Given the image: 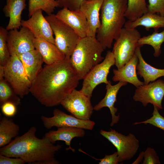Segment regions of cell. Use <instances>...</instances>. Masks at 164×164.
<instances>
[{"mask_svg":"<svg viewBox=\"0 0 164 164\" xmlns=\"http://www.w3.org/2000/svg\"><path fill=\"white\" fill-rule=\"evenodd\" d=\"M70 57L43 67L32 81L30 92L42 105H58L77 87L80 80Z\"/></svg>","mask_w":164,"mask_h":164,"instance_id":"6da1fadb","label":"cell"},{"mask_svg":"<svg viewBox=\"0 0 164 164\" xmlns=\"http://www.w3.org/2000/svg\"><path fill=\"white\" fill-rule=\"evenodd\" d=\"M36 127L32 126L22 135L16 136L8 145L0 148V155L20 158L30 164H59L55 154L62 148L55 145L43 136L36 135Z\"/></svg>","mask_w":164,"mask_h":164,"instance_id":"7a4b0ae2","label":"cell"},{"mask_svg":"<svg viewBox=\"0 0 164 164\" xmlns=\"http://www.w3.org/2000/svg\"><path fill=\"white\" fill-rule=\"evenodd\" d=\"M128 0H103L100 10L101 24L96 38L104 50L111 48L126 22Z\"/></svg>","mask_w":164,"mask_h":164,"instance_id":"3957f363","label":"cell"},{"mask_svg":"<svg viewBox=\"0 0 164 164\" xmlns=\"http://www.w3.org/2000/svg\"><path fill=\"white\" fill-rule=\"evenodd\" d=\"M104 50L96 37L87 36L80 38L70 58L80 80L104 60L102 53Z\"/></svg>","mask_w":164,"mask_h":164,"instance_id":"277c9868","label":"cell"},{"mask_svg":"<svg viewBox=\"0 0 164 164\" xmlns=\"http://www.w3.org/2000/svg\"><path fill=\"white\" fill-rule=\"evenodd\" d=\"M141 37L140 33L136 28H123L115 40L112 51L118 69L122 68L133 57Z\"/></svg>","mask_w":164,"mask_h":164,"instance_id":"5b68a950","label":"cell"},{"mask_svg":"<svg viewBox=\"0 0 164 164\" xmlns=\"http://www.w3.org/2000/svg\"><path fill=\"white\" fill-rule=\"evenodd\" d=\"M4 68V79L17 95L22 98L30 92L32 82L17 56H11Z\"/></svg>","mask_w":164,"mask_h":164,"instance_id":"8992f818","label":"cell"},{"mask_svg":"<svg viewBox=\"0 0 164 164\" xmlns=\"http://www.w3.org/2000/svg\"><path fill=\"white\" fill-rule=\"evenodd\" d=\"M45 17L55 35V45L66 57H70L80 37L73 29L58 19L55 15L52 14Z\"/></svg>","mask_w":164,"mask_h":164,"instance_id":"52a82bcc","label":"cell"},{"mask_svg":"<svg viewBox=\"0 0 164 164\" xmlns=\"http://www.w3.org/2000/svg\"><path fill=\"white\" fill-rule=\"evenodd\" d=\"M115 64L113 52L108 51L104 60L91 69L83 79L80 91L91 99L93 91L97 85L103 83L107 84L109 83L107 76L111 67Z\"/></svg>","mask_w":164,"mask_h":164,"instance_id":"ba28073f","label":"cell"},{"mask_svg":"<svg viewBox=\"0 0 164 164\" xmlns=\"http://www.w3.org/2000/svg\"><path fill=\"white\" fill-rule=\"evenodd\" d=\"M100 133L116 147L119 162L132 159L139 149V141L132 133L125 135L111 128L109 131L101 130Z\"/></svg>","mask_w":164,"mask_h":164,"instance_id":"9c48e42d","label":"cell"},{"mask_svg":"<svg viewBox=\"0 0 164 164\" xmlns=\"http://www.w3.org/2000/svg\"><path fill=\"white\" fill-rule=\"evenodd\" d=\"M90 99L80 90L75 89L65 97L61 104L75 117L90 120L94 110Z\"/></svg>","mask_w":164,"mask_h":164,"instance_id":"30bf717a","label":"cell"},{"mask_svg":"<svg viewBox=\"0 0 164 164\" xmlns=\"http://www.w3.org/2000/svg\"><path fill=\"white\" fill-rule=\"evenodd\" d=\"M35 37L27 28L22 26L19 30H9L7 43L11 56H18L35 49Z\"/></svg>","mask_w":164,"mask_h":164,"instance_id":"8fae6325","label":"cell"},{"mask_svg":"<svg viewBox=\"0 0 164 164\" xmlns=\"http://www.w3.org/2000/svg\"><path fill=\"white\" fill-rule=\"evenodd\" d=\"M53 114V116L51 117L43 115L41 117L44 127L47 129H51L53 127L58 128L71 127L92 130L95 125V123L93 121L78 119L58 109H54Z\"/></svg>","mask_w":164,"mask_h":164,"instance_id":"7c38bea8","label":"cell"},{"mask_svg":"<svg viewBox=\"0 0 164 164\" xmlns=\"http://www.w3.org/2000/svg\"><path fill=\"white\" fill-rule=\"evenodd\" d=\"M164 96V80H158L137 87L133 100L145 107L151 103L159 110L162 109V102Z\"/></svg>","mask_w":164,"mask_h":164,"instance_id":"4fadbf2b","label":"cell"},{"mask_svg":"<svg viewBox=\"0 0 164 164\" xmlns=\"http://www.w3.org/2000/svg\"><path fill=\"white\" fill-rule=\"evenodd\" d=\"M39 9L36 11L27 20H22L21 26L27 28L35 38H42L55 44L53 33L51 26Z\"/></svg>","mask_w":164,"mask_h":164,"instance_id":"5bb4252c","label":"cell"},{"mask_svg":"<svg viewBox=\"0 0 164 164\" xmlns=\"http://www.w3.org/2000/svg\"><path fill=\"white\" fill-rule=\"evenodd\" d=\"M103 0H85L80 10L87 22V36L96 37L97 31L101 24L100 10Z\"/></svg>","mask_w":164,"mask_h":164,"instance_id":"9a60e30c","label":"cell"},{"mask_svg":"<svg viewBox=\"0 0 164 164\" xmlns=\"http://www.w3.org/2000/svg\"><path fill=\"white\" fill-rule=\"evenodd\" d=\"M55 16L73 29L80 38L87 36V21L80 10L72 11L63 8L57 12Z\"/></svg>","mask_w":164,"mask_h":164,"instance_id":"2e32d148","label":"cell"},{"mask_svg":"<svg viewBox=\"0 0 164 164\" xmlns=\"http://www.w3.org/2000/svg\"><path fill=\"white\" fill-rule=\"evenodd\" d=\"M127 83L126 82L119 81L117 84L112 85L110 81L106 84V92L104 97L94 107V110L96 111H98L105 107L109 108L112 117L111 127L117 123L119 120V115H116L118 109L114 107V104L117 101V95L119 89Z\"/></svg>","mask_w":164,"mask_h":164,"instance_id":"e0dca14e","label":"cell"},{"mask_svg":"<svg viewBox=\"0 0 164 164\" xmlns=\"http://www.w3.org/2000/svg\"><path fill=\"white\" fill-rule=\"evenodd\" d=\"M34 43L35 49L40 53L46 65L60 61L66 57L55 44L42 38H35Z\"/></svg>","mask_w":164,"mask_h":164,"instance_id":"ac0fdd59","label":"cell"},{"mask_svg":"<svg viewBox=\"0 0 164 164\" xmlns=\"http://www.w3.org/2000/svg\"><path fill=\"white\" fill-rule=\"evenodd\" d=\"M138 61L135 53L132 58L122 68L113 69L114 74L112 77L113 81H122L130 83L137 87L144 84V82L138 78L136 67Z\"/></svg>","mask_w":164,"mask_h":164,"instance_id":"d6986e66","label":"cell"},{"mask_svg":"<svg viewBox=\"0 0 164 164\" xmlns=\"http://www.w3.org/2000/svg\"><path fill=\"white\" fill-rule=\"evenodd\" d=\"M85 134L84 129L82 128L62 127L58 128L56 131H50L46 133L43 137L53 144L57 141H63L66 145L69 146L68 147L66 148V150L70 149L73 152H74L75 149L72 148L70 146L72 140L75 137H83Z\"/></svg>","mask_w":164,"mask_h":164,"instance_id":"ffe728a7","label":"cell"},{"mask_svg":"<svg viewBox=\"0 0 164 164\" xmlns=\"http://www.w3.org/2000/svg\"><path fill=\"white\" fill-rule=\"evenodd\" d=\"M3 9L5 17L9 18L6 29L8 31L21 27V15L26 6V0H6Z\"/></svg>","mask_w":164,"mask_h":164,"instance_id":"44dd1931","label":"cell"},{"mask_svg":"<svg viewBox=\"0 0 164 164\" xmlns=\"http://www.w3.org/2000/svg\"><path fill=\"white\" fill-rule=\"evenodd\" d=\"M17 56L32 82L43 68V62L41 54L35 49Z\"/></svg>","mask_w":164,"mask_h":164,"instance_id":"7402d4cb","label":"cell"},{"mask_svg":"<svg viewBox=\"0 0 164 164\" xmlns=\"http://www.w3.org/2000/svg\"><path fill=\"white\" fill-rule=\"evenodd\" d=\"M138 26H144L147 31L152 28L158 30L159 28H164V15L147 12L134 21L128 20L124 27L135 29Z\"/></svg>","mask_w":164,"mask_h":164,"instance_id":"603a6c76","label":"cell"},{"mask_svg":"<svg viewBox=\"0 0 164 164\" xmlns=\"http://www.w3.org/2000/svg\"><path fill=\"white\" fill-rule=\"evenodd\" d=\"M140 47L138 46L135 51L139 61L136 67L138 70L137 74L143 78L144 84L146 85L164 76V69H157L147 63L142 57Z\"/></svg>","mask_w":164,"mask_h":164,"instance_id":"cb8c5ba5","label":"cell"},{"mask_svg":"<svg viewBox=\"0 0 164 164\" xmlns=\"http://www.w3.org/2000/svg\"><path fill=\"white\" fill-rule=\"evenodd\" d=\"M19 127L11 118L3 117L0 121V147L9 144L19 134Z\"/></svg>","mask_w":164,"mask_h":164,"instance_id":"d4e9b609","label":"cell"},{"mask_svg":"<svg viewBox=\"0 0 164 164\" xmlns=\"http://www.w3.org/2000/svg\"><path fill=\"white\" fill-rule=\"evenodd\" d=\"M147 12L146 0H128L125 16L128 20L134 21Z\"/></svg>","mask_w":164,"mask_h":164,"instance_id":"484cf974","label":"cell"},{"mask_svg":"<svg viewBox=\"0 0 164 164\" xmlns=\"http://www.w3.org/2000/svg\"><path fill=\"white\" fill-rule=\"evenodd\" d=\"M164 42V29L160 32L158 30H155L152 34L141 37L138 41V45L140 47L145 44L152 46L154 50V56L158 57L161 53V46Z\"/></svg>","mask_w":164,"mask_h":164,"instance_id":"4316f807","label":"cell"},{"mask_svg":"<svg viewBox=\"0 0 164 164\" xmlns=\"http://www.w3.org/2000/svg\"><path fill=\"white\" fill-rule=\"evenodd\" d=\"M56 0H29L28 3V16L30 17L37 10L42 9L48 15L52 14L56 7L59 6Z\"/></svg>","mask_w":164,"mask_h":164,"instance_id":"83f0119b","label":"cell"},{"mask_svg":"<svg viewBox=\"0 0 164 164\" xmlns=\"http://www.w3.org/2000/svg\"><path fill=\"white\" fill-rule=\"evenodd\" d=\"M10 87L5 79L0 80V102L1 105L10 102L18 105L21 104V100Z\"/></svg>","mask_w":164,"mask_h":164,"instance_id":"f1b7e54d","label":"cell"},{"mask_svg":"<svg viewBox=\"0 0 164 164\" xmlns=\"http://www.w3.org/2000/svg\"><path fill=\"white\" fill-rule=\"evenodd\" d=\"M8 31L0 27V65L5 66L9 59L10 55L7 43Z\"/></svg>","mask_w":164,"mask_h":164,"instance_id":"f546056e","label":"cell"},{"mask_svg":"<svg viewBox=\"0 0 164 164\" xmlns=\"http://www.w3.org/2000/svg\"><path fill=\"white\" fill-rule=\"evenodd\" d=\"M154 107V109L151 117L145 121L135 122L133 124H149L164 131V118L159 114L157 108L155 106Z\"/></svg>","mask_w":164,"mask_h":164,"instance_id":"4dcf8cb0","label":"cell"},{"mask_svg":"<svg viewBox=\"0 0 164 164\" xmlns=\"http://www.w3.org/2000/svg\"><path fill=\"white\" fill-rule=\"evenodd\" d=\"M148 12L164 15V0H148Z\"/></svg>","mask_w":164,"mask_h":164,"instance_id":"1f68e13d","label":"cell"},{"mask_svg":"<svg viewBox=\"0 0 164 164\" xmlns=\"http://www.w3.org/2000/svg\"><path fill=\"white\" fill-rule=\"evenodd\" d=\"M143 164H160L159 158L153 148L148 147L144 152Z\"/></svg>","mask_w":164,"mask_h":164,"instance_id":"d6a6232c","label":"cell"},{"mask_svg":"<svg viewBox=\"0 0 164 164\" xmlns=\"http://www.w3.org/2000/svg\"><path fill=\"white\" fill-rule=\"evenodd\" d=\"M59 3V7L66 8L72 11L80 10L81 5L85 0H56Z\"/></svg>","mask_w":164,"mask_h":164,"instance_id":"836d02e7","label":"cell"},{"mask_svg":"<svg viewBox=\"0 0 164 164\" xmlns=\"http://www.w3.org/2000/svg\"><path fill=\"white\" fill-rule=\"evenodd\" d=\"M16 106L11 102H5L1 105L2 112L6 117H13L15 115L17 112Z\"/></svg>","mask_w":164,"mask_h":164,"instance_id":"e575fe53","label":"cell"},{"mask_svg":"<svg viewBox=\"0 0 164 164\" xmlns=\"http://www.w3.org/2000/svg\"><path fill=\"white\" fill-rule=\"evenodd\" d=\"M91 157L96 160H99V164H117L119 163L117 152L111 155H105L103 158L101 159H97L91 156Z\"/></svg>","mask_w":164,"mask_h":164,"instance_id":"d590c367","label":"cell"},{"mask_svg":"<svg viewBox=\"0 0 164 164\" xmlns=\"http://www.w3.org/2000/svg\"><path fill=\"white\" fill-rule=\"evenodd\" d=\"M26 162L19 158L9 157L0 155V164H24Z\"/></svg>","mask_w":164,"mask_h":164,"instance_id":"8d00e7d4","label":"cell"},{"mask_svg":"<svg viewBox=\"0 0 164 164\" xmlns=\"http://www.w3.org/2000/svg\"><path fill=\"white\" fill-rule=\"evenodd\" d=\"M144 157V152H142L139 154L137 159L132 163V164H138L142 161Z\"/></svg>","mask_w":164,"mask_h":164,"instance_id":"74e56055","label":"cell"},{"mask_svg":"<svg viewBox=\"0 0 164 164\" xmlns=\"http://www.w3.org/2000/svg\"><path fill=\"white\" fill-rule=\"evenodd\" d=\"M4 79V66L0 65V80Z\"/></svg>","mask_w":164,"mask_h":164,"instance_id":"f35d334b","label":"cell"},{"mask_svg":"<svg viewBox=\"0 0 164 164\" xmlns=\"http://www.w3.org/2000/svg\"><path fill=\"white\" fill-rule=\"evenodd\" d=\"M52 0V1H55V0Z\"/></svg>","mask_w":164,"mask_h":164,"instance_id":"ab89813d","label":"cell"}]
</instances>
